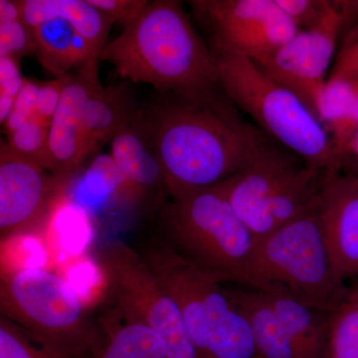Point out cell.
<instances>
[{
	"label": "cell",
	"instance_id": "cell-1",
	"mask_svg": "<svg viewBox=\"0 0 358 358\" xmlns=\"http://www.w3.org/2000/svg\"><path fill=\"white\" fill-rule=\"evenodd\" d=\"M160 95L147 114L169 196L220 185L270 138L223 92L199 100Z\"/></svg>",
	"mask_w": 358,
	"mask_h": 358
},
{
	"label": "cell",
	"instance_id": "cell-2",
	"mask_svg": "<svg viewBox=\"0 0 358 358\" xmlns=\"http://www.w3.org/2000/svg\"><path fill=\"white\" fill-rule=\"evenodd\" d=\"M100 60L134 83L186 99L221 93L210 47L195 30L181 2L157 0L106 45Z\"/></svg>",
	"mask_w": 358,
	"mask_h": 358
},
{
	"label": "cell",
	"instance_id": "cell-3",
	"mask_svg": "<svg viewBox=\"0 0 358 358\" xmlns=\"http://www.w3.org/2000/svg\"><path fill=\"white\" fill-rule=\"evenodd\" d=\"M210 47L221 91L263 133L308 164L331 171L343 162L324 124L296 94L256 63L235 52Z\"/></svg>",
	"mask_w": 358,
	"mask_h": 358
},
{
	"label": "cell",
	"instance_id": "cell-4",
	"mask_svg": "<svg viewBox=\"0 0 358 358\" xmlns=\"http://www.w3.org/2000/svg\"><path fill=\"white\" fill-rule=\"evenodd\" d=\"M141 255L178 303L197 358L257 357L248 320L231 300L225 284L162 238Z\"/></svg>",
	"mask_w": 358,
	"mask_h": 358
},
{
	"label": "cell",
	"instance_id": "cell-5",
	"mask_svg": "<svg viewBox=\"0 0 358 358\" xmlns=\"http://www.w3.org/2000/svg\"><path fill=\"white\" fill-rule=\"evenodd\" d=\"M169 197L160 213L162 239L223 284L243 286L257 239L218 186Z\"/></svg>",
	"mask_w": 358,
	"mask_h": 358
},
{
	"label": "cell",
	"instance_id": "cell-6",
	"mask_svg": "<svg viewBox=\"0 0 358 358\" xmlns=\"http://www.w3.org/2000/svg\"><path fill=\"white\" fill-rule=\"evenodd\" d=\"M242 287L289 296L327 312L338 305L348 289L334 274L319 204L257 241Z\"/></svg>",
	"mask_w": 358,
	"mask_h": 358
},
{
	"label": "cell",
	"instance_id": "cell-7",
	"mask_svg": "<svg viewBox=\"0 0 358 358\" xmlns=\"http://www.w3.org/2000/svg\"><path fill=\"white\" fill-rule=\"evenodd\" d=\"M327 173L268 138L243 169L216 186L258 241L315 208Z\"/></svg>",
	"mask_w": 358,
	"mask_h": 358
},
{
	"label": "cell",
	"instance_id": "cell-8",
	"mask_svg": "<svg viewBox=\"0 0 358 358\" xmlns=\"http://www.w3.org/2000/svg\"><path fill=\"white\" fill-rule=\"evenodd\" d=\"M0 312L62 358H92L105 343L90 324L70 282L46 268H21L2 274Z\"/></svg>",
	"mask_w": 358,
	"mask_h": 358
},
{
	"label": "cell",
	"instance_id": "cell-9",
	"mask_svg": "<svg viewBox=\"0 0 358 358\" xmlns=\"http://www.w3.org/2000/svg\"><path fill=\"white\" fill-rule=\"evenodd\" d=\"M101 264L124 320L138 322L159 334L169 358H197L178 303L141 254L117 242L103 252Z\"/></svg>",
	"mask_w": 358,
	"mask_h": 358
},
{
	"label": "cell",
	"instance_id": "cell-10",
	"mask_svg": "<svg viewBox=\"0 0 358 358\" xmlns=\"http://www.w3.org/2000/svg\"><path fill=\"white\" fill-rule=\"evenodd\" d=\"M192 13L210 35V45L257 65L270 60L299 28L275 0H193Z\"/></svg>",
	"mask_w": 358,
	"mask_h": 358
},
{
	"label": "cell",
	"instance_id": "cell-11",
	"mask_svg": "<svg viewBox=\"0 0 358 358\" xmlns=\"http://www.w3.org/2000/svg\"><path fill=\"white\" fill-rule=\"evenodd\" d=\"M346 15L345 4L333 1L319 24L301 30L270 60L258 65L268 76L296 94L317 119L320 99Z\"/></svg>",
	"mask_w": 358,
	"mask_h": 358
},
{
	"label": "cell",
	"instance_id": "cell-12",
	"mask_svg": "<svg viewBox=\"0 0 358 358\" xmlns=\"http://www.w3.org/2000/svg\"><path fill=\"white\" fill-rule=\"evenodd\" d=\"M62 181L50 171L0 148V235L2 241L31 232L55 203Z\"/></svg>",
	"mask_w": 358,
	"mask_h": 358
},
{
	"label": "cell",
	"instance_id": "cell-13",
	"mask_svg": "<svg viewBox=\"0 0 358 358\" xmlns=\"http://www.w3.org/2000/svg\"><path fill=\"white\" fill-rule=\"evenodd\" d=\"M99 61L98 57L92 59L72 73L51 121L50 173L62 182L91 157L84 117L87 103L103 87L99 78Z\"/></svg>",
	"mask_w": 358,
	"mask_h": 358
},
{
	"label": "cell",
	"instance_id": "cell-14",
	"mask_svg": "<svg viewBox=\"0 0 358 358\" xmlns=\"http://www.w3.org/2000/svg\"><path fill=\"white\" fill-rule=\"evenodd\" d=\"M322 232L336 279L358 277V174L343 166L327 173L319 203Z\"/></svg>",
	"mask_w": 358,
	"mask_h": 358
},
{
	"label": "cell",
	"instance_id": "cell-15",
	"mask_svg": "<svg viewBox=\"0 0 358 358\" xmlns=\"http://www.w3.org/2000/svg\"><path fill=\"white\" fill-rule=\"evenodd\" d=\"M110 157L133 200L167 192L147 112L141 110L131 124L110 141Z\"/></svg>",
	"mask_w": 358,
	"mask_h": 358
},
{
	"label": "cell",
	"instance_id": "cell-16",
	"mask_svg": "<svg viewBox=\"0 0 358 358\" xmlns=\"http://www.w3.org/2000/svg\"><path fill=\"white\" fill-rule=\"evenodd\" d=\"M227 291L248 320L256 358H306L265 294L246 287L228 288Z\"/></svg>",
	"mask_w": 358,
	"mask_h": 358
},
{
	"label": "cell",
	"instance_id": "cell-17",
	"mask_svg": "<svg viewBox=\"0 0 358 358\" xmlns=\"http://www.w3.org/2000/svg\"><path fill=\"white\" fill-rule=\"evenodd\" d=\"M22 18L31 28L62 18L100 54L108 44V35L114 24L89 0H22Z\"/></svg>",
	"mask_w": 358,
	"mask_h": 358
},
{
	"label": "cell",
	"instance_id": "cell-18",
	"mask_svg": "<svg viewBox=\"0 0 358 358\" xmlns=\"http://www.w3.org/2000/svg\"><path fill=\"white\" fill-rule=\"evenodd\" d=\"M141 110L126 85H110L96 92L87 103L85 131L90 155L98 152L131 124Z\"/></svg>",
	"mask_w": 358,
	"mask_h": 358
},
{
	"label": "cell",
	"instance_id": "cell-19",
	"mask_svg": "<svg viewBox=\"0 0 358 358\" xmlns=\"http://www.w3.org/2000/svg\"><path fill=\"white\" fill-rule=\"evenodd\" d=\"M265 294L305 357L329 358L331 312L289 296Z\"/></svg>",
	"mask_w": 358,
	"mask_h": 358
},
{
	"label": "cell",
	"instance_id": "cell-20",
	"mask_svg": "<svg viewBox=\"0 0 358 358\" xmlns=\"http://www.w3.org/2000/svg\"><path fill=\"white\" fill-rule=\"evenodd\" d=\"M319 120L345 160L358 133V87L343 79H329L320 99Z\"/></svg>",
	"mask_w": 358,
	"mask_h": 358
},
{
	"label": "cell",
	"instance_id": "cell-21",
	"mask_svg": "<svg viewBox=\"0 0 358 358\" xmlns=\"http://www.w3.org/2000/svg\"><path fill=\"white\" fill-rule=\"evenodd\" d=\"M40 64L56 77L78 70L73 40L76 30L68 21L55 18L32 28Z\"/></svg>",
	"mask_w": 358,
	"mask_h": 358
},
{
	"label": "cell",
	"instance_id": "cell-22",
	"mask_svg": "<svg viewBox=\"0 0 358 358\" xmlns=\"http://www.w3.org/2000/svg\"><path fill=\"white\" fill-rule=\"evenodd\" d=\"M92 358H169L159 334L138 322L124 320L110 331Z\"/></svg>",
	"mask_w": 358,
	"mask_h": 358
},
{
	"label": "cell",
	"instance_id": "cell-23",
	"mask_svg": "<svg viewBox=\"0 0 358 358\" xmlns=\"http://www.w3.org/2000/svg\"><path fill=\"white\" fill-rule=\"evenodd\" d=\"M329 358H358V287L329 315Z\"/></svg>",
	"mask_w": 358,
	"mask_h": 358
},
{
	"label": "cell",
	"instance_id": "cell-24",
	"mask_svg": "<svg viewBox=\"0 0 358 358\" xmlns=\"http://www.w3.org/2000/svg\"><path fill=\"white\" fill-rule=\"evenodd\" d=\"M50 122L35 117L31 122L7 134V150L20 157L50 171L49 134Z\"/></svg>",
	"mask_w": 358,
	"mask_h": 358
},
{
	"label": "cell",
	"instance_id": "cell-25",
	"mask_svg": "<svg viewBox=\"0 0 358 358\" xmlns=\"http://www.w3.org/2000/svg\"><path fill=\"white\" fill-rule=\"evenodd\" d=\"M0 358H62L39 345L22 327L0 317Z\"/></svg>",
	"mask_w": 358,
	"mask_h": 358
},
{
	"label": "cell",
	"instance_id": "cell-26",
	"mask_svg": "<svg viewBox=\"0 0 358 358\" xmlns=\"http://www.w3.org/2000/svg\"><path fill=\"white\" fill-rule=\"evenodd\" d=\"M36 54L33 29L23 20L0 22V58Z\"/></svg>",
	"mask_w": 358,
	"mask_h": 358
},
{
	"label": "cell",
	"instance_id": "cell-27",
	"mask_svg": "<svg viewBox=\"0 0 358 358\" xmlns=\"http://www.w3.org/2000/svg\"><path fill=\"white\" fill-rule=\"evenodd\" d=\"M299 30L319 24L329 13L333 1L326 0H275Z\"/></svg>",
	"mask_w": 358,
	"mask_h": 358
},
{
	"label": "cell",
	"instance_id": "cell-28",
	"mask_svg": "<svg viewBox=\"0 0 358 358\" xmlns=\"http://www.w3.org/2000/svg\"><path fill=\"white\" fill-rule=\"evenodd\" d=\"M40 82L28 80L16 99L13 113L3 124L6 134L13 133L36 117L37 95Z\"/></svg>",
	"mask_w": 358,
	"mask_h": 358
},
{
	"label": "cell",
	"instance_id": "cell-29",
	"mask_svg": "<svg viewBox=\"0 0 358 358\" xmlns=\"http://www.w3.org/2000/svg\"><path fill=\"white\" fill-rule=\"evenodd\" d=\"M72 73L40 83L37 95L36 117L51 124L60 103L63 91L72 78Z\"/></svg>",
	"mask_w": 358,
	"mask_h": 358
},
{
	"label": "cell",
	"instance_id": "cell-30",
	"mask_svg": "<svg viewBox=\"0 0 358 358\" xmlns=\"http://www.w3.org/2000/svg\"><path fill=\"white\" fill-rule=\"evenodd\" d=\"M89 2L113 23H122L124 27L133 22L148 4L147 0H89Z\"/></svg>",
	"mask_w": 358,
	"mask_h": 358
},
{
	"label": "cell",
	"instance_id": "cell-31",
	"mask_svg": "<svg viewBox=\"0 0 358 358\" xmlns=\"http://www.w3.org/2000/svg\"><path fill=\"white\" fill-rule=\"evenodd\" d=\"M26 81L21 74L20 59L0 58V99L16 102Z\"/></svg>",
	"mask_w": 358,
	"mask_h": 358
},
{
	"label": "cell",
	"instance_id": "cell-32",
	"mask_svg": "<svg viewBox=\"0 0 358 358\" xmlns=\"http://www.w3.org/2000/svg\"><path fill=\"white\" fill-rule=\"evenodd\" d=\"M23 20L22 0H1L0 1V22Z\"/></svg>",
	"mask_w": 358,
	"mask_h": 358
},
{
	"label": "cell",
	"instance_id": "cell-33",
	"mask_svg": "<svg viewBox=\"0 0 358 358\" xmlns=\"http://www.w3.org/2000/svg\"><path fill=\"white\" fill-rule=\"evenodd\" d=\"M353 152V154L357 155V157L358 159V133L355 134V138H353V140L352 141V143H350V150Z\"/></svg>",
	"mask_w": 358,
	"mask_h": 358
}]
</instances>
